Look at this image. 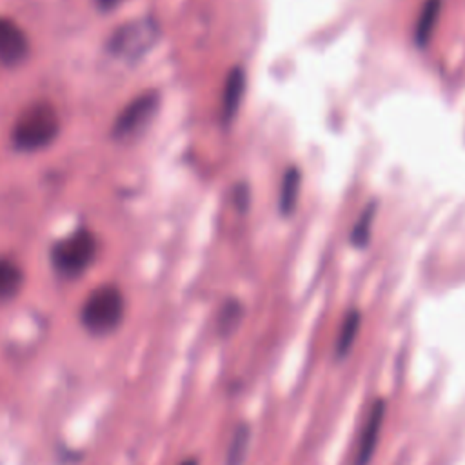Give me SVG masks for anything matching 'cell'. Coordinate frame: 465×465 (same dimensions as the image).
Returning a JSON list of instances; mask_svg holds the SVG:
<instances>
[{
    "label": "cell",
    "instance_id": "obj_1",
    "mask_svg": "<svg viewBox=\"0 0 465 465\" xmlns=\"http://www.w3.org/2000/svg\"><path fill=\"white\" fill-rule=\"evenodd\" d=\"M58 127L56 109L47 102H36L18 114L13 127V142L22 151L42 149L54 140Z\"/></svg>",
    "mask_w": 465,
    "mask_h": 465
},
{
    "label": "cell",
    "instance_id": "obj_2",
    "mask_svg": "<svg viewBox=\"0 0 465 465\" xmlns=\"http://www.w3.org/2000/svg\"><path fill=\"white\" fill-rule=\"evenodd\" d=\"M124 309L122 292L114 285H102L85 298L80 311V322L91 334L104 336L120 325Z\"/></svg>",
    "mask_w": 465,
    "mask_h": 465
},
{
    "label": "cell",
    "instance_id": "obj_3",
    "mask_svg": "<svg viewBox=\"0 0 465 465\" xmlns=\"http://www.w3.org/2000/svg\"><path fill=\"white\" fill-rule=\"evenodd\" d=\"M96 254V240L87 231H76L65 238H62L51 252V260L54 269L64 276H78L82 274Z\"/></svg>",
    "mask_w": 465,
    "mask_h": 465
},
{
    "label": "cell",
    "instance_id": "obj_4",
    "mask_svg": "<svg viewBox=\"0 0 465 465\" xmlns=\"http://www.w3.org/2000/svg\"><path fill=\"white\" fill-rule=\"evenodd\" d=\"M156 40V25L149 20H133L122 25L109 42V49L118 58L134 60L142 56Z\"/></svg>",
    "mask_w": 465,
    "mask_h": 465
},
{
    "label": "cell",
    "instance_id": "obj_5",
    "mask_svg": "<svg viewBox=\"0 0 465 465\" xmlns=\"http://www.w3.org/2000/svg\"><path fill=\"white\" fill-rule=\"evenodd\" d=\"M154 109H156V94L154 93L136 96L118 114V118L114 122V129H113L114 136L125 138V136L134 134L136 131H140L149 122Z\"/></svg>",
    "mask_w": 465,
    "mask_h": 465
},
{
    "label": "cell",
    "instance_id": "obj_6",
    "mask_svg": "<svg viewBox=\"0 0 465 465\" xmlns=\"http://www.w3.org/2000/svg\"><path fill=\"white\" fill-rule=\"evenodd\" d=\"M383 418H385V401L376 400L365 418V423H363V429L360 434V441H358V452H356L354 465H369V461L372 460L378 440H380Z\"/></svg>",
    "mask_w": 465,
    "mask_h": 465
},
{
    "label": "cell",
    "instance_id": "obj_7",
    "mask_svg": "<svg viewBox=\"0 0 465 465\" xmlns=\"http://www.w3.org/2000/svg\"><path fill=\"white\" fill-rule=\"evenodd\" d=\"M27 49L25 33L13 20L0 16V62L16 65L25 58Z\"/></svg>",
    "mask_w": 465,
    "mask_h": 465
},
{
    "label": "cell",
    "instance_id": "obj_8",
    "mask_svg": "<svg viewBox=\"0 0 465 465\" xmlns=\"http://www.w3.org/2000/svg\"><path fill=\"white\" fill-rule=\"evenodd\" d=\"M245 93V73L242 67H234L225 76L222 93V116L225 122L234 118Z\"/></svg>",
    "mask_w": 465,
    "mask_h": 465
},
{
    "label": "cell",
    "instance_id": "obj_9",
    "mask_svg": "<svg viewBox=\"0 0 465 465\" xmlns=\"http://www.w3.org/2000/svg\"><path fill=\"white\" fill-rule=\"evenodd\" d=\"M441 0H423L414 24V42L418 47H425L430 42L441 15Z\"/></svg>",
    "mask_w": 465,
    "mask_h": 465
},
{
    "label": "cell",
    "instance_id": "obj_10",
    "mask_svg": "<svg viewBox=\"0 0 465 465\" xmlns=\"http://www.w3.org/2000/svg\"><path fill=\"white\" fill-rule=\"evenodd\" d=\"M300 185H302V174L296 167H289L282 178L280 185V198H278V207L282 214H292L298 196H300Z\"/></svg>",
    "mask_w": 465,
    "mask_h": 465
},
{
    "label": "cell",
    "instance_id": "obj_11",
    "mask_svg": "<svg viewBox=\"0 0 465 465\" xmlns=\"http://www.w3.org/2000/svg\"><path fill=\"white\" fill-rule=\"evenodd\" d=\"M376 211H378V202L376 200H371L360 213V216L356 218L352 229H351V234H349V242L354 245V247H367L369 240H371V234H372V223H374V218H376Z\"/></svg>",
    "mask_w": 465,
    "mask_h": 465
},
{
    "label": "cell",
    "instance_id": "obj_12",
    "mask_svg": "<svg viewBox=\"0 0 465 465\" xmlns=\"http://www.w3.org/2000/svg\"><path fill=\"white\" fill-rule=\"evenodd\" d=\"M360 325H361V314L360 311L352 309L345 314L343 322H341V327H340V332H338V338H336V345H334V351H336V356L338 358H343L349 354L356 336H358V331H360Z\"/></svg>",
    "mask_w": 465,
    "mask_h": 465
},
{
    "label": "cell",
    "instance_id": "obj_13",
    "mask_svg": "<svg viewBox=\"0 0 465 465\" xmlns=\"http://www.w3.org/2000/svg\"><path fill=\"white\" fill-rule=\"evenodd\" d=\"M24 274L11 260H0V302H7L18 294Z\"/></svg>",
    "mask_w": 465,
    "mask_h": 465
},
{
    "label": "cell",
    "instance_id": "obj_14",
    "mask_svg": "<svg viewBox=\"0 0 465 465\" xmlns=\"http://www.w3.org/2000/svg\"><path fill=\"white\" fill-rule=\"evenodd\" d=\"M249 440H251L249 427L247 425H238L234 434H232L229 450H227V460H225L227 465H242L243 463L247 449H249Z\"/></svg>",
    "mask_w": 465,
    "mask_h": 465
},
{
    "label": "cell",
    "instance_id": "obj_15",
    "mask_svg": "<svg viewBox=\"0 0 465 465\" xmlns=\"http://www.w3.org/2000/svg\"><path fill=\"white\" fill-rule=\"evenodd\" d=\"M242 322V305L238 302H227L223 303L220 316H218V331L223 336H229L236 331V327Z\"/></svg>",
    "mask_w": 465,
    "mask_h": 465
},
{
    "label": "cell",
    "instance_id": "obj_16",
    "mask_svg": "<svg viewBox=\"0 0 465 465\" xmlns=\"http://www.w3.org/2000/svg\"><path fill=\"white\" fill-rule=\"evenodd\" d=\"M98 2V5L102 7V9H114L116 5H120L122 2H125V0H96Z\"/></svg>",
    "mask_w": 465,
    "mask_h": 465
},
{
    "label": "cell",
    "instance_id": "obj_17",
    "mask_svg": "<svg viewBox=\"0 0 465 465\" xmlns=\"http://www.w3.org/2000/svg\"><path fill=\"white\" fill-rule=\"evenodd\" d=\"M180 465H198V461H196V460H193V458H191V460H185V461H182V463H180Z\"/></svg>",
    "mask_w": 465,
    "mask_h": 465
}]
</instances>
